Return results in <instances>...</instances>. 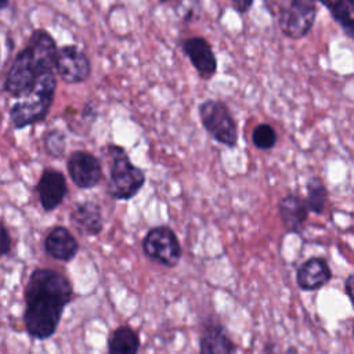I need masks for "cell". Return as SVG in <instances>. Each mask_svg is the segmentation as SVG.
Wrapping results in <instances>:
<instances>
[{"label": "cell", "mask_w": 354, "mask_h": 354, "mask_svg": "<svg viewBox=\"0 0 354 354\" xmlns=\"http://www.w3.org/2000/svg\"><path fill=\"white\" fill-rule=\"evenodd\" d=\"M72 296V285L62 274L48 268L35 270L25 288L24 321L28 333L40 340L53 336Z\"/></svg>", "instance_id": "1"}, {"label": "cell", "mask_w": 354, "mask_h": 354, "mask_svg": "<svg viewBox=\"0 0 354 354\" xmlns=\"http://www.w3.org/2000/svg\"><path fill=\"white\" fill-rule=\"evenodd\" d=\"M57 51L53 36L44 29H36L28 46L14 58L4 80V90L12 97H28L40 75L54 71Z\"/></svg>", "instance_id": "2"}, {"label": "cell", "mask_w": 354, "mask_h": 354, "mask_svg": "<svg viewBox=\"0 0 354 354\" xmlns=\"http://www.w3.org/2000/svg\"><path fill=\"white\" fill-rule=\"evenodd\" d=\"M109 158V180L106 191L116 201L134 198L145 184V173L133 165L123 147L111 144L106 147Z\"/></svg>", "instance_id": "3"}, {"label": "cell", "mask_w": 354, "mask_h": 354, "mask_svg": "<svg viewBox=\"0 0 354 354\" xmlns=\"http://www.w3.org/2000/svg\"><path fill=\"white\" fill-rule=\"evenodd\" d=\"M55 88V73L46 72L40 75L33 91L26 97V100L17 102L10 111L14 129L21 130L26 126L44 120L53 105Z\"/></svg>", "instance_id": "4"}, {"label": "cell", "mask_w": 354, "mask_h": 354, "mask_svg": "<svg viewBox=\"0 0 354 354\" xmlns=\"http://www.w3.org/2000/svg\"><path fill=\"white\" fill-rule=\"evenodd\" d=\"M199 119L212 138L228 148L236 147L238 127L228 106L220 100H205L198 108Z\"/></svg>", "instance_id": "5"}, {"label": "cell", "mask_w": 354, "mask_h": 354, "mask_svg": "<svg viewBox=\"0 0 354 354\" xmlns=\"http://www.w3.org/2000/svg\"><path fill=\"white\" fill-rule=\"evenodd\" d=\"M315 15V0H282L278 12V26L286 37L293 40L303 39L311 30Z\"/></svg>", "instance_id": "6"}, {"label": "cell", "mask_w": 354, "mask_h": 354, "mask_svg": "<svg viewBox=\"0 0 354 354\" xmlns=\"http://www.w3.org/2000/svg\"><path fill=\"white\" fill-rule=\"evenodd\" d=\"M142 250L152 261L173 268L181 259V245L174 231L167 225L151 228L142 239Z\"/></svg>", "instance_id": "7"}, {"label": "cell", "mask_w": 354, "mask_h": 354, "mask_svg": "<svg viewBox=\"0 0 354 354\" xmlns=\"http://www.w3.org/2000/svg\"><path fill=\"white\" fill-rule=\"evenodd\" d=\"M54 69L65 83L76 84L90 77L91 64L83 50L77 46L68 44L58 48Z\"/></svg>", "instance_id": "8"}, {"label": "cell", "mask_w": 354, "mask_h": 354, "mask_svg": "<svg viewBox=\"0 0 354 354\" xmlns=\"http://www.w3.org/2000/svg\"><path fill=\"white\" fill-rule=\"evenodd\" d=\"M66 167L73 184L82 189L98 185L102 178L100 159L86 151H73L66 160Z\"/></svg>", "instance_id": "9"}, {"label": "cell", "mask_w": 354, "mask_h": 354, "mask_svg": "<svg viewBox=\"0 0 354 354\" xmlns=\"http://www.w3.org/2000/svg\"><path fill=\"white\" fill-rule=\"evenodd\" d=\"M183 53L187 55L202 79H210L217 71V59L210 43L199 36L183 41Z\"/></svg>", "instance_id": "10"}, {"label": "cell", "mask_w": 354, "mask_h": 354, "mask_svg": "<svg viewBox=\"0 0 354 354\" xmlns=\"http://www.w3.org/2000/svg\"><path fill=\"white\" fill-rule=\"evenodd\" d=\"M37 194L41 207L46 212L57 209L66 196L68 187L65 176L55 169H44L37 183Z\"/></svg>", "instance_id": "11"}, {"label": "cell", "mask_w": 354, "mask_h": 354, "mask_svg": "<svg viewBox=\"0 0 354 354\" xmlns=\"http://www.w3.org/2000/svg\"><path fill=\"white\" fill-rule=\"evenodd\" d=\"M71 223L82 235H98L104 227L100 205L93 201L76 203L71 212Z\"/></svg>", "instance_id": "12"}, {"label": "cell", "mask_w": 354, "mask_h": 354, "mask_svg": "<svg viewBox=\"0 0 354 354\" xmlns=\"http://www.w3.org/2000/svg\"><path fill=\"white\" fill-rule=\"evenodd\" d=\"M332 278V271L322 257L307 259L296 272V282L301 290H317Z\"/></svg>", "instance_id": "13"}, {"label": "cell", "mask_w": 354, "mask_h": 354, "mask_svg": "<svg viewBox=\"0 0 354 354\" xmlns=\"http://www.w3.org/2000/svg\"><path fill=\"white\" fill-rule=\"evenodd\" d=\"M44 249L53 259L59 261H69L76 256L79 243L66 227L57 225L47 234Z\"/></svg>", "instance_id": "14"}, {"label": "cell", "mask_w": 354, "mask_h": 354, "mask_svg": "<svg viewBox=\"0 0 354 354\" xmlns=\"http://www.w3.org/2000/svg\"><path fill=\"white\" fill-rule=\"evenodd\" d=\"M278 213L285 230L299 234L307 220L308 209L300 195L286 194L278 203Z\"/></svg>", "instance_id": "15"}, {"label": "cell", "mask_w": 354, "mask_h": 354, "mask_svg": "<svg viewBox=\"0 0 354 354\" xmlns=\"http://www.w3.org/2000/svg\"><path fill=\"white\" fill-rule=\"evenodd\" d=\"M235 344L218 322H209L199 340V354H232Z\"/></svg>", "instance_id": "16"}, {"label": "cell", "mask_w": 354, "mask_h": 354, "mask_svg": "<svg viewBox=\"0 0 354 354\" xmlns=\"http://www.w3.org/2000/svg\"><path fill=\"white\" fill-rule=\"evenodd\" d=\"M140 337L130 326L116 328L108 339V354H138Z\"/></svg>", "instance_id": "17"}, {"label": "cell", "mask_w": 354, "mask_h": 354, "mask_svg": "<svg viewBox=\"0 0 354 354\" xmlns=\"http://www.w3.org/2000/svg\"><path fill=\"white\" fill-rule=\"evenodd\" d=\"M319 1L342 26L348 37L354 33V4L353 0H315Z\"/></svg>", "instance_id": "18"}, {"label": "cell", "mask_w": 354, "mask_h": 354, "mask_svg": "<svg viewBox=\"0 0 354 354\" xmlns=\"http://www.w3.org/2000/svg\"><path fill=\"white\" fill-rule=\"evenodd\" d=\"M306 206L308 212L321 214L324 212L326 198H328V189L319 176H313L306 183Z\"/></svg>", "instance_id": "19"}, {"label": "cell", "mask_w": 354, "mask_h": 354, "mask_svg": "<svg viewBox=\"0 0 354 354\" xmlns=\"http://www.w3.org/2000/svg\"><path fill=\"white\" fill-rule=\"evenodd\" d=\"M252 142L257 149H271L277 144V133L268 123H259L252 130Z\"/></svg>", "instance_id": "20"}, {"label": "cell", "mask_w": 354, "mask_h": 354, "mask_svg": "<svg viewBox=\"0 0 354 354\" xmlns=\"http://www.w3.org/2000/svg\"><path fill=\"white\" fill-rule=\"evenodd\" d=\"M44 148L47 151L48 155L51 156H62L66 148V138L65 134L58 130V129H53L50 131H47L44 134Z\"/></svg>", "instance_id": "21"}, {"label": "cell", "mask_w": 354, "mask_h": 354, "mask_svg": "<svg viewBox=\"0 0 354 354\" xmlns=\"http://www.w3.org/2000/svg\"><path fill=\"white\" fill-rule=\"evenodd\" d=\"M11 250V236L7 227L0 221V256L8 254Z\"/></svg>", "instance_id": "22"}, {"label": "cell", "mask_w": 354, "mask_h": 354, "mask_svg": "<svg viewBox=\"0 0 354 354\" xmlns=\"http://www.w3.org/2000/svg\"><path fill=\"white\" fill-rule=\"evenodd\" d=\"M254 0H231L232 7L238 11V12H246L250 10L252 4Z\"/></svg>", "instance_id": "23"}, {"label": "cell", "mask_w": 354, "mask_h": 354, "mask_svg": "<svg viewBox=\"0 0 354 354\" xmlns=\"http://www.w3.org/2000/svg\"><path fill=\"white\" fill-rule=\"evenodd\" d=\"M353 282H354V275L353 274H348V277L346 278V282H344V288H346V293L348 296L350 300L354 299V295H353Z\"/></svg>", "instance_id": "24"}, {"label": "cell", "mask_w": 354, "mask_h": 354, "mask_svg": "<svg viewBox=\"0 0 354 354\" xmlns=\"http://www.w3.org/2000/svg\"><path fill=\"white\" fill-rule=\"evenodd\" d=\"M8 1H10V0H0V10L6 8L7 4H8Z\"/></svg>", "instance_id": "25"}, {"label": "cell", "mask_w": 354, "mask_h": 354, "mask_svg": "<svg viewBox=\"0 0 354 354\" xmlns=\"http://www.w3.org/2000/svg\"><path fill=\"white\" fill-rule=\"evenodd\" d=\"M160 1H171V0H160Z\"/></svg>", "instance_id": "26"}]
</instances>
